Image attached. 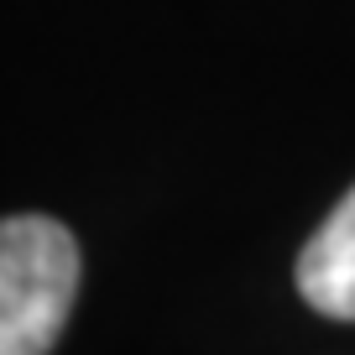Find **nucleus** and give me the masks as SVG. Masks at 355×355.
Wrapping results in <instances>:
<instances>
[{"mask_svg": "<svg viewBox=\"0 0 355 355\" xmlns=\"http://www.w3.org/2000/svg\"><path fill=\"white\" fill-rule=\"evenodd\" d=\"M298 293L329 319H355V189L313 230L298 256Z\"/></svg>", "mask_w": 355, "mask_h": 355, "instance_id": "f03ea898", "label": "nucleus"}, {"mask_svg": "<svg viewBox=\"0 0 355 355\" xmlns=\"http://www.w3.org/2000/svg\"><path fill=\"white\" fill-rule=\"evenodd\" d=\"M78 245L47 214L0 225V355H47L73 313Z\"/></svg>", "mask_w": 355, "mask_h": 355, "instance_id": "f257e3e1", "label": "nucleus"}]
</instances>
